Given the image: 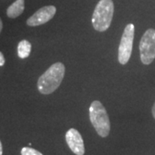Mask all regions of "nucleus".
I'll return each mask as SVG.
<instances>
[{
	"label": "nucleus",
	"mask_w": 155,
	"mask_h": 155,
	"mask_svg": "<svg viewBox=\"0 0 155 155\" xmlns=\"http://www.w3.org/2000/svg\"><path fill=\"white\" fill-rule=\"evenodd\" d=\"M31 43L27 40L21 41L17 46V54L21 59H25L29 56L31 52Z\"/></svg>",
	"instance_id": "1a4fd4ad"
},
{
	"label": "nucleus",
	"mask_w": 155,
	"mask_h": 155,
	"mask_svg": "<svg viewBox=\"0 0 155 155\" xmlns=\"http://www.w3.org/2000/svg\"><path fill=\"white\" fill-rule=\"evenodd\" d=\"M24 0H17L8 7L6 14L10 18H17L24 11Z\"/></svg>",
	"instance_id": "6e6552de"
},
{
	"label": "nucleus",
	"mask_w": 155,
	"mask_h": 155,
	"mask_svg": "<svg viewBox=\"0 0 155 155\" xmlns=\"http://www.w3.org/2000/svg\"><path fill=\"white\" fill-rule=\"evenodd\" d=\"M140 57L142 64L150 65L155 60V29L148 28L140 39Z\"/></svg>",
	"instance_id": "20e7f679"
},
{
	"label": "nucleus",
	"mask_w": 155,
	"mask_h": 155,
	"mask_svg": "<svg viewBox=\"0 0 155 155\" xmlns=\"http://www.w3.org/2000/svg\"><path fill=\"white\" fill-rule=\"evenodd\" d=\"M66 68L63 63L56 62L39 78L37 89L41 94L48 95L55 91L63 81Z\"/></svg>",
	"instance_id": "f257e3e1"
},
{
	"label": "nucleus",
	"mask_w": 155,
	"mask_h": 155,
	"mask_svg": "<svg viewBox=\"0 0 155 155\" xmlns=\"http://www.w3.org/2000/svg\"><path fill=\"white\" fill-rule=\"evenodd\" d=\"M2 28H3V22H2V20H1V18H0V33H1V31H2Z\"/></svg>",
	"instance_id": "4468645a"
},
{
	"label": "nucleus",
	"mask_w": 155,
	"mask_h": 155,
	"mask_svg": "<svg viewBox=\"0 0 155 155\" xmlns=\"http://www.w3.org/2000/svg\"><path fill=\"white\" fill-rule=\"evenodd\" d=\"M3 154V147H2V142L0 140V155Z\"/></svg>",
	"instance_id": "ddd939ff"
},
{
	"label": "nucleus",
	"mask_w": 155,
	"mask_h": 155,
	"mask_svg": "<svg viewBox=\"0 0 155 155\" xmlns=\"http://www.w3.org/2000/svg\"><path fill=\"white\" fill-rule=\"evenodd\" d=\"M90 120L96 132L103 138L107 137L110 132V121L104 106L102 103L95 100L89 109Z\"/></svg>",
	"instance_id": "f03ea898"
},
{
	"label": "nucleus",
	"mask_w": 155,
	"mask_h": 155,
	"mask_svg": "<svg viewBox=\"0 0 155 155\" xmlns=\"http://www.w3.org/2000/svg\"><path fill=\"white\" fill-rule=\"evenodd\" d=\"M66 141L69 148L76 155H84L85 153L84 140L80 133L75 128H70L66 133Z\"/></svg>",
	"instance_id": "0eeeda50"
},
{
	"label": "nucleus",
	"mask_w": 155,
	"mask_h": 155,
	"mask_svg": "<svg viewBox=\"0 0 155 155\" xmlns=\"http://www.w3.org/2000/svg\"><path fill=\"white\" fill-rule=\"evenodd\" d=\"M134 37V25L128 23L123 30L118 48V61L120 64H127L132 54L133 41Z\"/></svg>",
	"instance_id": "39448f33"
},
{
	"label": "nucleus",
	"mask_w": 155,
	"mask_h": 155,
	"mask_svg": "<svg viewBox=\"0 0 155 155\" xmlns=\"http://www.w3.org/2000/svg\"><path fill=\"white\" fill-rule=\"evenodd\" d=\"M114 15V3L112 0H100L95 7L91 22L93 28L104 32L110 26Z\"/></svg>",
	"instance_id": "7ed1b4c3"
},
{
	"label": "nucleus",
	"mask_w": 155,
	"mask_h": 155,
	"mask_svg": "<svg viewBox=\"0 0 155 155\" xmlns=\"http://www.w3.org/2000/svg\"><path fill=\"white\" fill-rule=\"evenodd\" d=\"M5 63V56L2 54V52H0V67H3Z\"/></svg>",
	"instance_id": "9b49d317"
},
{
	"label": "nucleus",
	"mask_w": 155,
	"mask_h": 155,
	"mask_svg": "<svg viewBox=\"0 0 155 155\" xmlns=\"http://www.w3.org/2000/svg\"><path fill=\"white\" fill-rule=\"evenodd\" d=\"M55 14V6L48 5L41 7L28 18L27 20V24L31 27H35V26L44 24L46 22H49L50 20L54 17Z\"/></svg>",
	"instance_id": "423d86ee"
},
{
	"label": "nucleus",
	"mask_w": 155,
	"mask_h": 155,
	"mask_svg": "<svg viewBox=\"0 0 155 155\" xmlns=\"http://www.w3.org/2000/svg\"><path fill=\"white\" fill-rule=\"evenodd\" d=\"M21 155H43L37 150L34 149L32 147H22L21 150Z\"/></svg>",
	"instance_id": "9d476101"
},
{
	"label": "nucleus",
	"mask_w": 155,
	"mask_h": 155,
	"mask_svg": "<svg viewBox=\"0 0 155 155\" xmlns=\"http://www.w3.org/2000/svg\"><path fill=\"white\" fill-rule=\"evenodd\" d=\"M152 114H153V118L155 119V102L154 104H153V108H152Z\"/></svg>",
	"instance_id": "f8f14e48"
}]
</instances>
